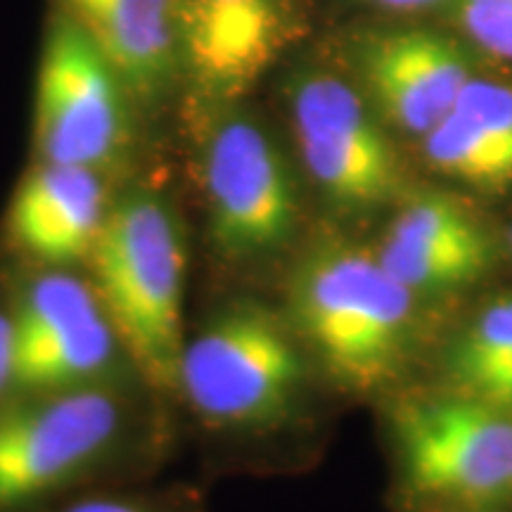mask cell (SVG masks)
Wrapping results in <instances>:
<instances>
[{"label": "cell", "instance_id": "1", "mask_svg": "<svg viewBox=\"0 0 512 512\" xmlns=\"http://www.w3.org/2000/svg\"><path fill=\"white\" fill-rule=\"evenodd\" d=\"M422 306L375 249L342 235L313 240L287 283L292 330L342 392L370 396L399 382L418 354Z\"/></svg>", "mask_w": 512, "mask_h": 512}, {"label": "cell", "instance_id": "2", "mask_svg": "<svg viewBox=\"0 0 512 512\" xmlns=\"http://www.w3.org/2000/svg\"><path fill=\"white\" fill-rule=\"evenodd\" d=\"M102 311L145 380L176 389L183 328L185 240L162 192L143 185L114 197L91 256Z\"/></svg>", "mask_w": 512, "mask_h": 512}, {"label": "cell", "instance_id": "3", "mask_svg": "<svg viewBox=\"0 0 512 512\" xmlns=\"http://www.w3.org/2000/svg\"><path fill=\"white\" fill-rule=\"evenodd\" d=\"M399 512H512V406L441 384L389 411Z\"/></svg>", "mask_w": 512, "mask_h": 512}, {"label": "cell", "instance_id": "4", "mask_svg": "<svg viewBox=\"0 0 512 512\" xmlns=\"http://www.w3.org/2000/svg\"><path fill=\"white\" fill-rule=\"evenodd\" d=\"M195 166L211 245L233 264L278 256L297 238L299 188L278 138L240 102H195Z\"/></svg>", "mask_w": 512, "mask_h": 512}, {"label": "cell", "instance_id": "5", "mask_svg": "<svg viewBox=\"0 0 512 512\" xmlns=\"http://www.w3.org/2000/svg\"><path fill=\"white\" fill-rule=\"evenodd\" d=\"M306 356L285 313L238 299L185 339L176 389L209 425L264 430L297 406Z\"/></svg>", "mask_w": 512, "mask_h": 512}, {"label": "cell", "instance_id": "6", "mask_svg": "<svg viewBox=\"0 0 512 512\" xmlns=\"http://www.w3.org/2000/svg\"><path fill=\"white\" fill-rule=\"evenodd\" d=\"M285 105L299 162L332 209L363 219L406 195L392 131L349 74L304 64L290 74Z\"/></svg>", "mask_w": 512, "mask_h": 512}, {"label": "cell", "instance_id": "7", "mask_svg": "<svg viewBox=\"0 0 512 512\" xmlns=\"http://www.w3.org/2000/svg\"><path fill=\"white\" fill-rule=\"evenodd\" d=\"M133 105L126 81L105 50L74 19L57 12L36 74L38 162L110 174L128 147Z\"/></svg>", "mask_w": 512, "mask_h": 512}, {"label": "cell", "instance_id": "8", "mask_svg": "<svg viewBox=\"0 0 512 512\" xmlns=\"http://www.w3.org/2000/svg\"><path fill=\"white\" fill-rule=\"evenodd\" d=\"M124 413L107 389L29 394L0 413V512L43 508L91 475L117 441Z\"/></svg>", "mask_w": 512, "mask_h": 512}, {"label": "cell", "instance_id": "9", "mask_svg": "<svg viewBox=\"0 0 512 512\" xmlns=\"http://www.w3.org/2000/svg\"><path fill=\"white\" fill-rule=\"evenodd\" d=\"M472 53L456 31L363 29L347 41V74L389 131L422 140L477 74Z\"/></svg>", "mask_w": 512, "mask_h": 512}, {"label": "cell", "instance_id": "10", "mask_svg": "<svg viewBox=\"0 0 512 512\" xmlns=\"http://www.w3.org/2000/svg\"><path fill=\"white\" fill-rule=\"evenodd\" d=\"M373 249L422 306L475 290L501 259V242L484 216L456 192L439 188H408Z\"/></svg>", "mask_w": 512, "mask_h": 512}, {"label": "cell", "instance_id": "11", "mask_svg": "<svg viewBox=\"0 0 512 512\" xmlns=\"http://www.w3.org/2000/svg\"><path fill=\"white\" fill-rule=\"evenodd\" d=\"M15 328V382L24 394L93 387L110 370L121 342L93 285L50 268L22 292Z\"/></svg>", "mask_w": 512, "mask_h": 512}, {"label": "cell", "instance_id": "12", "mask_svg": "<svg viewBox=\"0 0 512 512\" xmlns=\"http://www.w3.org/2000/svg\"><path fill=\"white\" fill-rule=\"evenodd\" d=\"M302 0H176L181 74L195 102H240L283 55Z\"/></svg>", "mask_w": 512, "mask_h": 512}, {"label": "cell", "instance_id": "13", "mask_svg": "<svg viewBox=\"0 0 512 512\" xmlns=\"http://www.w3.org/2000/svg\"><path fill=\"white\" fill-rule=\"evenodd\" d=\"M112 200L102 171L36 162L12 197L10 235L41 264L67 268L91 256Z\"/></svg>", "mask_w": 512, "mask_h": 512}, {"label": "cell", "instance_id": "14", "mask_svg": "<svg viewBox=\"0 0 512 512\" xmlns=\"http://www.w3.org/2000/svg\"><path fill=\"white\" fill-rule=\"evenodd\" d=\"M60 12L74 19L105 50L131 98L140 107L157 105L178 81L176 0H57Z\"/></svg>", "mask_w": 512, "mask_h": 512}, {"label": "cell", "instance_id": "15", "mask_svg": "<svg viewBox=\"0 0 512 512\" xmlns=\"http://www.w3.org/2000/svg\"><path fill=\"white\" fill-rule=\"evenodd\" d=\"M439 176L498 195L512 188V83L475 74L456 105L420 140Z\"/></svg>", "mask_w": 512, "mask_h": 512}, {"label": "cell", "instance_id": "16", "mask_svg": "<svg viewBox=\"0 0 512 512\" xmlns=\"http://www.w3.org/2000/svg\"><path fill=\"white\" fill-rule=\"evenodd\" d=\"M444 387L512 406V297L477 311L446 344Z\"/></svg>", "mask_w": 512, "mask_h": 512}, {"label": "cell", "instance_id": "17", "mask_svg": "<svg viewBox=\"0 0 512 512\" xmlns=\"http://www.w3.org/2000/svg\"><path fill=\"white\" fill-rule=\"evenodd\" d=\"M444 15L472 50L512 64V0H451Z\"/></svg>", "mask_w": 512, "mask_h": 512}, {"label": "cell", "instance_id": "18", "mask_svg": "<svg viewBox=\"0 0 512 512\" xmlns=\"http://www.w3.org/2000/svg\"><path fill=\"white\" fill-rule=\"evenodd\" d=\"M48 512H190L178 503L131 494H88L74 501L60 503Z\"/></svg>", "mask_w": 512, "mask_h": 512}, {"label": "cell", "instance_id": "19", "mask_svg": "<svg viewBox=\"0 0 512 512\" xmlns=\"http://www.w3.org/2000/svg\"><path fill=\"white\" fill-rule=\"evenodd\" d=\"M363 8H370L375 12H384V15H425V12H437L446 10V5L451 0H356Z\"/></svg>", "mask_w": 512, "mask_h": 512}, {"label": "cell", "instance_id": "20", "mask_svg": "<svg viewBox=\"0 0 512 512\" xmlns=\"http://www.w3.org/2000/svg\"><path fill=\"white\" fill-rule=\"evenodd\" d=\"M15 382V328L12 318L0 313V396Z\"/></svg>", "mask_w": 512, "mask_h": 512}, {"label": "cell", "instance_id": "21", "mask_svg": "<svg viewBox=\"0 0 512 512\" xmlns=\"http://www.w3.org/2000/svg\"><path fill=\"white\" fill-rule=\"evenodd\" d=\"M510 249H512V228H510Z\"/></svg>", "mask_w": 512, "mask_h": 512}]
</instances>
